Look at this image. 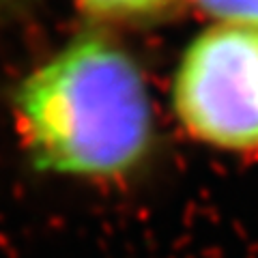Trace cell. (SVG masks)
Returning a JSON list of instances; mask_svg holds the SVG:
<instances>
[{
	"mask_svg": "<svg viewBox=\"0 0 258 258\" xmlns=\"http://www.w3.org/2000/svg\"><path fill=\"white\" fill-rule=\"evenodd\" d=\"M22 147L41 172L110 181L153 144L142 69L108 37L84 32L28 74L13 99Z\"/></svg>",
	"mask_w": 258,
	"mask_h": 258,
	"instance_id": "1",
	"label": "cell"
},
{
	"mask_svg": "<svg viewBox=\"0 0 258 258\" xmlns=\"http://www.w3.org/2000/svg\"><path fill=\"white\" fill-rule=\"evenodd\" d=\"M172 108L194 140L258 151V32L215 24L191 39L172 80Z\"/></svg>",
	"mask_w": 258,
	"mask_h": 258,
	"instance_id": "2",
	"label": "cell"
},
{
	"mask_svg": "<svg viewBox=\"0 0 258 258\" xmlns=\"http://www.w3.org/2000/svg\"><path fill=\"white\" fill-rule=\"evenodd\" d=\"M194 5L220 24H232L258 32V0H194Z\"/></svg>",
	"mask_w": 258,
	"mask_h": 258,
	"instance_id": "4",
	"label": "cell"
},
{
	"mask_svg": "<svg viewBox=\"0 0 258 258\" xmlns=\"http://www.w3.org/2000/svg\"><path fill=\"white\" fill-rule=\"evenodd\" d=\"M170 3L172 0H78V5L84 11L114 20L149 18V15L164 11Z\"/></svg>",
	"mask_w": 258,
	"mask_h": 258,
	"instance_id": "3",
	"label": "cell"
}]
</instances>
